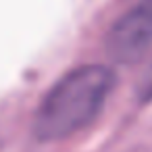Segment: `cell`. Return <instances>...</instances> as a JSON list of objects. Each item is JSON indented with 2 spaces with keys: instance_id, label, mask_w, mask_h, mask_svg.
<instances>
[{
  "instance_id": "obj_1",
  "label": "cell",
  "mask_w": 152,
  "mask_h": 152,
  "mask_svg": "<svg viewBox=\"0 0 152 152\" xmlns=\"http://www.w3.org/2000/svg\"><path fill=\"white\" fill-rule=\"evenodd\" d=\"M115 83V71L102 63H88L67 71L52 83L36 108V140L61 142L86 129L102 113Z\"/></svg>"
},
{
  "instance_id": "obj_2",
  "label": "cell",
  "mask_w": 152,
  "mask_h": 152,
  "mask_svg": "<svg viewBox=\"0 0 152 152\" xmlns=\"http://www.w3.org/2000/svg\"><path fill=\"white\" fill-rule=\"evenodd\" d=\"M106 50L117 63H135L152 48V0H137L106 34Z\"/></svg>"
},
{
  "instance_id": "obj_3",
  "label": "cell",
  "mask_w": 152,
  "mask_h": 152,
  "mask_svg": "<svg viewBox=\"0 0 152 152\" xmlns=\"http://www.w3.org/2000/svg\"><path fill=\"white\" fill-rule=\"evenodd\" d=\"M137 98L146 104L152 100V63L148 67V71L144 73L142 81H137Z\"/></svg>"
}]
</instances>
